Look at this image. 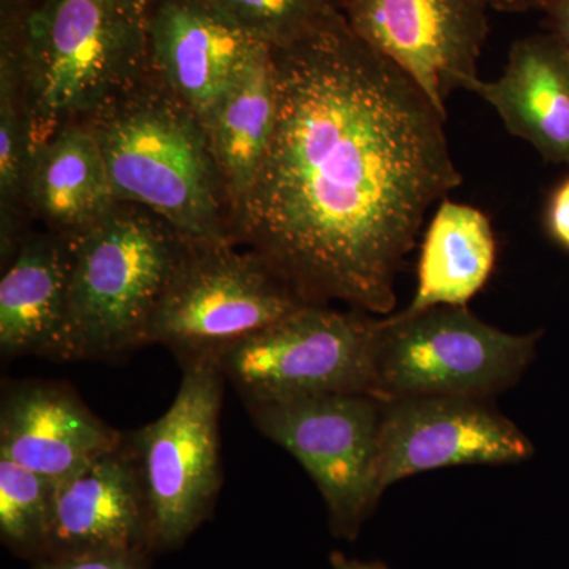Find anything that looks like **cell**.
Segmentation results:
<instances>
[{
    "mask_svg": "<svg viewBox=\"0 0 569 569\" xmlns=\"http://www.w3.org/2000/svg\"><path fill=\"white\" fill-rule=\"evenodd\" d=\"M272 52L276 129L234 244L264 257L310 305L391 316L427 211L462 183L447 116L342 11Z\"/></svg>",
    "mask_w": 569,
    "mask_h": 569,
    "instance_id": "6da1fadb",
    "label": "cell"
},
{
    "mask_svg": "<svg viewBox=\"0 0 569 569\" xmlns=\"http://www.w3.org/2000/svg\"><path fill=\"white\" fill-rule=\"evenodd\" d=\"M82 123L99 142L118 201L157 213L197 241L234 244L208 129L151 62Z\"/></svg>",
    "mask_w": 569,
    "mask_h": 569,
    "instance_id": "7a4b0ae2",
    "label": "cell"
},
{
    "mask_svg": "<svg viewBox=\"0 0 569 569\" xmlns=\"http://www.w3.org/2000/svg\"><path fill=\"white\" fill-rule=\"evenodd\" d=\"M3 2L2 40L17 52L32 151L148 69V32L119 0Z\"/></svg>",
    "mask_w": 569,
    "mask_h": 569,
    "instance_id": "3957f363",
    "label": "cell"
},
{
    "mask_svg": "<svg viewBox=\"0 0 569 569\" xmlns=\"http://www.w3.org/2000/svg\"><path fill=\"white\" fill-rule=\"evenodd\" d=\"M193 241L126 201L69 238L67 361H108L148 346L152 318Z\"/></svg>",
    "mask_w": 569,
    "mask_h": 569,
    "instance_id": "277c9868",
    "label": "cell"
},
{
    "mask_svg": "<svg viewBox=\"0 0 569 569\" xmlns=\"http://www.w3.org/2000/svg\"><path fill=\"white\" fill-rule=\"evenodd\" d=\"M539 337L538 331H501L467 306L376 318L369 343V395L380 400H492L529 369Z\"/></svg>",
    "mask_w": 569,
    "mask_h": 569,
    "instance_id": "5b68a950",
    "label": "cell"
},
{
    "mask_svg": "<svg viewBox=\"0 0 569 569\" xmlns=\"http://www.w3.org/2000/svg\"><path fill=\"white\" fill-rule=\"evenodd\" d=\"M173 403L156 421L123 433L151 520L153 550L179 548L211 516L223 485L220 413L224 378L212 359L181 362Z\"/></svg>",
    "mask_w": 569,
    "mask_h": 569,
    "instance_id": "8992f818",
    "label": "cell"
},
{
    "mask_svg": "<svg viewBox=\"0 0 569 569\" xmlns=\"http://www.w3.org/2000/svg\"><path fill=\"white\" fill-rule=\"evenodd\" d=\"M307 305L254 250L193 241L152 318L148 346L167 347L179 362L212 359Z\"/></svg>",
    "mask_w": 569,
    "mask_h": 569,
    "instance_id": "52a82bcc",
    "label": "cell"
},
{
    "mask_svg": "<svg viewBox=\"0 0 569 569\" xmlns=\"http://www.w3.org/2000/svg\"><path fill=\"white\" fill-rule=\"evenodd\" d=\"M246 408L257 429L316 482L336 537H358L381 498L377 458L383 400L367 392H328Z\"/></svg>",
    "mask_w": 569,
    "mask_h": 569,
    "instance_id": "ba28073f",
    "label": "cell"
},
{
    "mask_svg": "<svg viewBox=\"0 0 569 569\" xmlns=\"http://www.w3.org/2000/svg\"><path fill=\"white\" fill-rule=\"evenodd\" d=\"M376 318L359 310L307 305L224 348L212 361L246 407L328 392L369 395Z\"/></svg>",
    "mask_w": 569,
    "mask_h": 569,
    "instance_id": "9c48e42d",
    "label": "cell"
},
{
    "mask_svg": "<svg viewBox=\"0 0 569 569\" xmlns=\"http://www.w3.org/2000/svg\"><path fill=\"white\" fill-rule=\"evenodd\" d=\"M488 9L486 0H347L342 14L367 47L447 116L449 93L478 78Z\"/></svg>",
    "mask_w": 569,
    "mask_h": 569,
    "instance_id": "30bf717a",
    "label": "cell"
},
{
    "mask_svg": "<svg viewBox=\"0 0 569 569\" xmlns=\"http://www.w3.org/2000/svg\"><path fill=\"white\" fill-rule=\"evenodd\" d=\"M530 438L490 400L408 397L383 400L377 488L441 468L507 466L530 459Z\"/></svg>",
    "mask_w": 569,
    "mask_h": 569,
    "instance_id": "8fae6325",
    "label": "cell"
},
{
    "mask_svg": "<svg viewBox=\"0 0 569 569\" xmlns=\"http://www.w3.org/2000/svg\"><path fill=\"white\" fill-rule=\"evenodd\" d=\"M133 550H153L151 520L140 470L123 437L118 448L56 482L43 557Z\"/></svg>",
    "mask_w": 569,
    "mask_h": 569,
    "instance_id": "7c38bea8",
    "label": "cell"
},
{
    "mask_svg": "<svg viewBox=\"0 0 569 569\" xmlns=\"http://www.w3.org/2000/svg\"><path fill=\"white\" fill-rule=\"evenodd\" d=\"M149 62L209 132L217 108L253 56V40L203 0H159L148 26Z\"/></svg>",
    "mask_w": 569,
    "mask_h": 569,
    "instance_id": "4fadbf2b",
    "label": "cell"
},
{
    "mask_svg": "<svg viewBox=\"0 0 569 569\" xmlns=\"http://www.w3.org/2000/svg\"><path fill=\"white\" fill-rule=\"evenodd\" d=\"M70 387L28 380L3 389L0 458L59 482L122 443Z\"/></svg>",
    "mask_w": 569,
    "mask_h": 569,
    "instance_id": "5bb4252c",
    "label": "cell"
},
{
    "mask_svg": "<svg viewBox=\"0 0 569 569\" xmlns=\"http://www.w3.org/2000/svg\"><path fill=\"white\" fill-rule=\"evenodd\" d=\"M71 250L69 238L29 230L2 266L0 351L3 358L40 356L67 361V316Z\"/></svg>",
    "mask_w": 569,
    "mask_h": 569,
    "instance_id": "9a60e30c",
    "label": "cell"
},
{
    "mask_svg": "<svg viewBox=\"0 0 569 569\" xmlns=\"http://www.w3.org/2000/svg\"><path fill=\"white\" fill-rule=\"evenodd\" d=\"M466 91L485 99L542 159L569 167V61L550 33L516 41L501 77H478Z\"/></svg>",
    "mask_w": 569,
    "mask_h": 569,
    "instance_id": "2e32d148",
    "label": "cell"
},
{
    "mask_svg": "<svg viewBox=\"0 0 569 569\" xmlns=\"http://www.w3.org/2000/svg\"><path fill=\"white\" fill-rule=\"evenodd\" d=\"M116 203L103 153L84 123L66 127L33 149L26 183L31 223L73 238Z\"/></svg>",
    "mask_w": 569,
    "mask_h": 569,
    "instance_id": "e0dca14e",
    "label": "cell"
},
{
    "mask_svg": "<svg viewBox=\"0 0 569 569\" xmlns=\"http://www.w3.org/2000/svg\"><path fill=\"white\" fill-rule=\"evenodd\" d=\"M496 261L497 241L489 217L475 206L445 198L427 227L417 291L403 312L467 306L488 283Z\"/></svg>",
    "mask_w": 569,
    "mask_h": 569,
    "instance_id": "ac0fdd59",
    "label": "cell"
},
{
    "mask_svg": "<svg viewBox=\"0 0 569 569\" xmlns=\"http://www.w3.org/2000/svg\"><path fill=\"white\" fill-rule=\"evenodd\" d=\"M277 78L274 52L261 48L217 108L209 138L234 220L252 189L274 134Z\"/></svg>",
    "mask_w": 569,
    "mask_h": 569,
    "instance_id": "d6986e66",
    "label": "cell"
},
{
    "mask_svg": "<svg viewBox=\"0 0 569 569\" xmlns=\"http://www.w3.org/2000/svg\"><path fill=\"white\" fill-rule=\"evenodd\" d=\"M56 482L0 458V537L14 553L39 560L47 548Z\"/></svg>",
    "mask_w": 569,
    "mask_h": 569,
    "instance_id": "ffe728a7",
    "label": "cell"
},
{
    "mask_svg": "<svg viewBox=\"0 0 569 569\" xmlns=\"http://www.w3.org/2000/svg\"><path fill=\"white\" fill-rule=\"evenodd\" d=\"M224 20L271 48L287 47L336 14L326 0H203Z\"/></svg>",
    "mask_w": 569,
    "mask_h": 569,
    "instance_id": "44dd1931",
    "label": "cell"
},
{
    "mask_svg": "<svg viewBox=\"0 0 569 569\" xmlns=\"http://www.w3.org/2000/svg\"><path fill=\"white\" fill-rule=\"evenodd\" d=\"M149 552L91 553V556L43 557L33 569H146Z\"/></svg>",
    "mask_w": 569,
    "mask_h": 569,
    "instance_id": "7402d4cb",
    "label": "cell"
},
{
    "mask_svg": "<svg viewBox=\"0 0 569 569\" xmlns=\"http://www.w3.org/2000/svg\"><path fill=\"white\" fill-rule=\"evenodd\" d=\"M545 223L553 242L569 252V176L550 193Z\"/></svg>",
    "mask_w": 569,
    "mask_h": 569,
    "instance_id": "603a6c76",
    "label": "cell"
},
{
    "mask_svg": "<svg viewBox=\"0 0 569 569\" xmlns=\"http://www.w3.org/2000/svg\"><path fill=\"white\" fill-rule=\"evenodd\" d=\"M542 10L548 14L550 36L569 61V0H548Z\"/></svg>",
    "mask_w": 569,
    "mask_h": 569,
    "instance_id": "cb8c5ba5",
    "label": "cell"
},
{
    "mask_svg": "<svg viewBox=\"0 0 569 569\" xmlns=\"http://www.w3.org/2000/svg\"><path fill=\"white\" fill-rule=\"evenodd\" d=\"M157 2H159V0H119V3L126 9L127 13H129L134 21L140 22L142 28L148 26L149 17H151Z\"/></svg>",
    "mask_w": 569,
    "mask_h": 569,
    "instance_id": "d4e9b609",
    "label": "cell"
},
{
    "mask_svg": "<svg viewBox=\"0 0 569 569\" xmlns=\"http://www.w3.org/2000/svg\"><path fill=\"white\" fill-rule=\"evenodd\" d=\"M548 0H486L490 9L498 11H527L545 9Z\"/></svg>",
    "mask_w": 569,
    "mask_h": 569,
    "instance_id": "484cf974",
    "label": "cell"
},
{
    "mask_svg": "<svg viewBox=\"0 0 569 569\" xmlns=\"http://www.w3.org/2000/svg\"><path fill=\"white\" fill-rule=\"evenodd\" d=\"M331 560L335 569H389L380 561L348 560L342 553H335Z\"/></svg>",
    "mask_w": 569,
    "mask_h": 569,
    "instance_id": "4316f807",
    "label": "cell"
},
{
    "mask_svg": "<svg viewBox=\"0 0 569 569\" xmlns=\"http://www.w3.org/2000/svg\"><path fill=\"white\" fill-rule=\"evenodd\" d=\"M326 2L331 3L332 7H336L337 10L342 11L343 6H346L347 0H326Z\"/></svg>",
    "mask_w": 569,
    "mask_h": 569,
    "instance_id": "83f0119b",
    "label": "cell"
}]
</instances>
